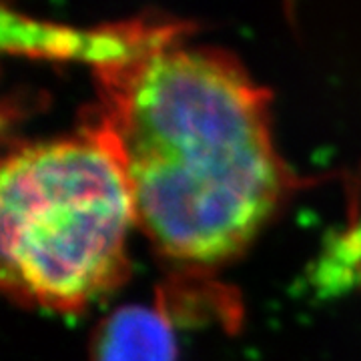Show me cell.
Returning a JSON list of instances; mask_svg holds the SVG:
<instances>
[{
	"label": "cell",
	"mask_w": 361,
	"mask_h": 361,
	"mask_svg": "<svg viewBox=\"0 0 361 361\" xmlns=\"http://www.w3.org/2000/svg\"><path fill=\"white\" fill-rule=\"evenodd\" d=\"M153 23L97 68L87 127L116 157L135 221L165 255L213 263L257 233L289 185L273 145L269 92L231 52L185 44Z\"/></svg>",
	"instance_id": "1"
},
{
	"label": "cell",
	"mask_w": 361,
	"mask_h": 361,
	"mask_svg": "<svg viewBox=\"0 0 361 361\" xmlns=\"http://www.w3.org/2000/svg\"><path fill=\"white\" fill-rule=\"evenodd\" d=\"M135 207L125 173L90 129L23 142L0 167V281L44 310L77 311L116 285Z\"/></svg>",
	"instance_id": "2"
},
{
	"label": "cell",
	"mask_w": 361,
	"mask_h": 361,
	"mask_svg": "<svg viewBox=\"0 0 361 361\" xmlns=\"http://www.w3.org/2000/svg\"><path fill=\"white\" fill-rule=\"evenodd\" d=\"M175 334L161 303L111 311L92 337V361H175Z\"/></svg>",
	"instance_id": "3"
},
{
	"label": "cell",
	"mask_w": 361,
	"mask_h": 361,
	"mask_svg": "<svg viewBox=\"0 0 361 361\" xmlns=\"http://www.w3.org/2000/svg\"><path fill=\"white\" fill-rule=\"evenodd\" d=\"M361 259V223L351 229V231L343 237V241L337 245L336 255L331 257V263L334 265H339L343 263L345 265V271H349L353 267V263Z\"/></svg>",
	"instance_id": "4"
}]
</instances>
